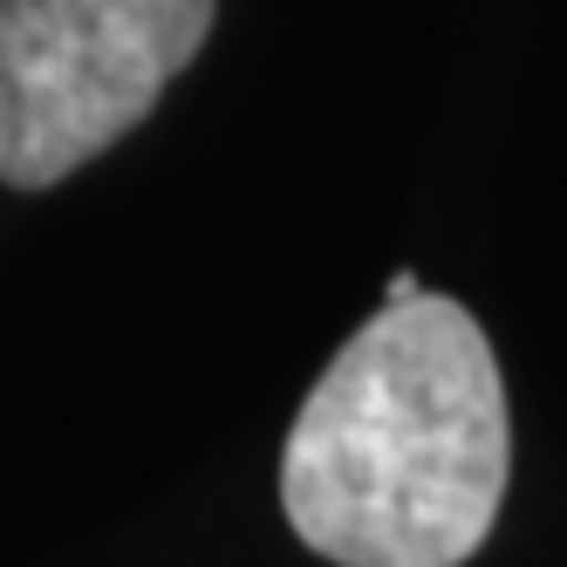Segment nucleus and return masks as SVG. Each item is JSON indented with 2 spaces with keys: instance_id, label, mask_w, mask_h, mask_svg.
Wrapping results in <instances>:
<instances>
[{
  "instance_id": "f257e3e1",
  "label": "nucleus",
  "mask_w": 567,
  "mask_h": 567,
  "mask_svg": "<svg viewBox=\"0 0 567 567\" xmlns=\"http://www.w3.org/2000/svg\"><path fill=\"white\" fill-rule=\"evenodd\" d=\"M513 465L485 329L444 295L383 301L336 349L280 452V506L336 567H465Z\"/></svg>"
},
{
  "instance_id": "f03ea898",
  "label": "nucleus",
  "mask_w": 567,
  "mask_h": 567,
  "mask_svg": "<svg viewBox=\"0 0 567 567\" xmlns=\"http://www.w3.org/2000/svg\"><path fill=\"white\" fill-rule=\"evenodd\" d=\"M213 14L219 0H0V185L42 192L124 144Z\"/></svg>"
},
{
  "instance_id": "7ed1b4c3",
  "label": "nucleus",
  "mask_w": 567,
  "mask_h": 567,
  "mask_svg": "<svg viewBox=\"0 0 567 567\" xmlns=\"http://www.w3.org/2000/svg\"><path fill=\"white\" fill-rule=\"evenodd\" d=\"M403 295H417V274H390V288H383V301H403Z\"/></svg>"
}]
</instances>
